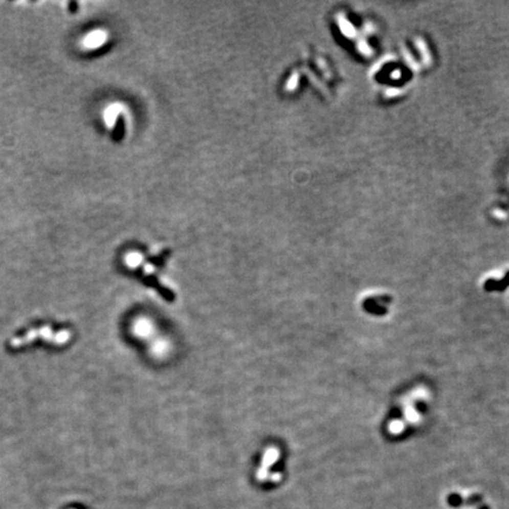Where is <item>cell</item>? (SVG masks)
<instances>
[{"instance_id":"1","label":"cell","mask_w":509,"mask_h":509,"mask_svg":"<svg viewBox=\"0 0 509 509\" xmlns=\"http://www.w3.org/2000/svg\"><path fill=\"white\" fill-rule=\"evenodd\" d=\"M106 41V33L104 31L97 30L87 34L84 40V46L87 49H97Z\"/></svg>"},{"instance_id":"2","label":"cell","mask_w":509,"mask_h":509,"mask_svg":"<svg viewBox=\"0 0 509 509\" xmlns=\"http://www.w3.org/2000/svg\"><path fill=\"white\" fill-rule=\"evenodd\" d=\"M119 114H122V106L119 104H112L105 110L104 119L108 126H115L117 122Z\"/></svg>"},{"instance_id":"3","label":"cell","mask_w":509,"mask_h":509,"mask_svg":"<svg viewBox=\"0 0 509 509\" xmlns=\"http://www.w3.org/2000/svg\"><path fill=\"white\" fill-rule=\"evenodd\" d=\"M116 132H115V135H114V138L116 139V141H119L120 138L123 137V131H124V124L122 123V119H118V123L116 124Z\"/></svg>"},{"instance_id":"4","label":"cell","mask_w":509,"mask_h":509,"mask_svg":"<svg viewBox=\"0 0 509 509\" xmlns=\"http://www.w3.org/2000/svg\"><path fill=\"white\" fill-rule=\"evenodd\" d=\"M126 259H127V263H129V265H131V267L138 265V264L142 262V257L138 254H130L129 256H127Z\"/></svg>"}]
</instances>
